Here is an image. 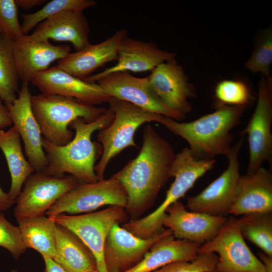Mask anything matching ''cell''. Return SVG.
Masks as SVG:
<instances>
[{
	"label": "cell",
	"mask_w": 272,
	"mask_h": 272,
	"mask_svg": "<svg viewBox=\"0 0 272 272\" xmlns=\"http://www.w3.org/2000/svg\"><path fill=\"white\" fill-rule=\"evenodd\" d=\"M175 155L170 144L152 125L147 124L139 154L113 175L126 192L124 209L130 220L140 219L154 205L161 189L171 178L170 170Z\"/></svg>",
	"instance_id": "1"
},
{
	"label": "cell",
	"mask_w": 272,
	"mask_h": 272,
	"mask_svg": "<svg viewBox=\"0 0 272 272\" xmlns=\"http://www.w3.org/2000/svg\"><path fill=\"white\" fill-rule=\"evenodd\" d=\"M114 117V112L109 108L91 122L76 118L69 125L75 131V137L64 146L53 144L42 137V148L48 162L42 173L54 176H62L66 173L84 183L98 181L94 167L103 148L99 143L92 141L91 137L96 130L109 125Z\"/></svg>",
	"instance_id": "2"
},
{
	"label": "cell",
	"mask_w": 272,
	"mask_h": 272,
	"mask_svg": "<svg viewBox=\"0 0 272 272\" xmlns=\"http://www.w3.org/2000/svg\"><path fill=\"white\" fill-rule=\"evenodd\" d=\"M244 109L217 103L214 112L192 121L180 122L163 116L159 123L185 140L197 159H212L228 154L234 138L230 131L239 123Z\"/></svg>",
	"instance_id": "3"
},
{
	"label": "cell",
	"mask_w": 272,
	"mask_h": 272,
	"mask_svg": "<svg viewBox=\"0 0 272 272\" xmlns=\"http://www.w3.org/2000/svg\"><path fill=\"white\" fill-rule=\"evenodd\" d=\"M31 104L42 137L49 142L64 146L73 139L70 124L78 118L95 120L106 110L62 95L41 93L32 95Z\"/></svg>",
	"instance_id": "4"
},
{
	"label": "cell",
	"mask_w": 272,
	"mask_h": 272,
	"mask_svg": "<svg viewBox=\"0 0 272 272\" xmlns=\"http://www.w3.org/2000/svg\"><path fill=\"white\" fill-rule=\"evenodd\" d=\"M215 162L214 159H198L189 148H183L175 155L171 165L170 175L175 179L166 191L163 202L151 214L137 220H130L121 226L142 238H150L162 231L168 208L184 196L196 181L214 167Z\"/></svg>",
	"instance_id": "5"
},
{
	"label": "cell",
	"mask_w": 272,
	"mask_h": 272,
	"mask_svg": "<svg viewBox=\"0 0 272 272\" xmlns=\"http://www.w3.org/2000/svg\"><path fill=\"white\" fill-rule=\"evenodd\" d=\"M108 103L114 117L111 123L100 130L97 135L103 148L100 160L94 167L98 181L104 179L106 168L111 159L128 147L138 148L134 141L137 129L146 122L159 123L163 116L114 97H111Z\"/></svg>",
	"instance_id": "6"
},
{
	"label": "cell",
	"mask_w": 272,
	"mask_h": 272,
	"mask_svg": "<svg viewBox=\"0 0 272 272\" xmlns=\"http://www.w3.org/2000/svg\"><path fill=\"white\" fill-rule=\"evenodd\" d=\"M126 215L124 208L110 206L94 213L49 217L56 224L74 233L84 243L92 253L99 272H108L104 256L106 237L112 226L123 221Z\"/></svg>",
	"instance_id": "7"
},
{
	"label": "cell",
	"mask_w": 272,
	"mask_h": 272,
	"mask_svg": "<svg viewBox=\"0 0 272 272\" xmlns=\"http://www.w3.org/2000/svg\"><path fill=\"white\" fill-rule=\"evenodd\" d=\"M127 201L125 189L112 175L96 182L80 183L59 199L45 215L84 214L107 205L125 208Z\"/></svg>",
	"instance_id": "8"
},
{
	"label": "cell",
	"mask_w": 272,
	"mask_h": 272,
	"mask_svg": "<svg viewBox=\"0 0 272 272\" xmlns=\"http://www.w3.org/2000/svg\"><path fill=\"white\" fill-rule=\"evenodd\" d=\"M203 252L219 254L216 272H267L246 244L234 217L227 218L214 239L200 246L198 253Z\"/></svg>",
	"instance_id": "9"
},
{
	"label": "cell",
	"mask_w": 272,
	"mask_h": 272,
	"mask_svg": "<svg viewBox=\"0 0 272 272\" xmlns=\"http://www.w3.org/2000/svg\"><path fill=\"white\" fill-rule=\"evenodd\" d=\"M243 142L242 135L232 146L227 155V168L199 193L186 198V209L215 216L229 214L239 189L238 155Z\"/></svg>",
	"instance_id": "10"
},
{
	"label": "cell",
	"mask_w": 272,
	"mask_h": 272,
	"mask_svg": "<svg viewBox=\"0 0 272 272\" xmlns=\"http://www.w3.org/2000/svg\"><path fill=\"white\" fill-rule=\"evenodd\" d=\"M80 183L71 175L54 176L43 173H32L15 199V218L18 220L45 215L59 199Z\"/></svg>",
	"instance_id": "11"
},
{
	"label": "cell",
	"mask_w": 272,
	"mask_h": 272,
	"mask_svg": "<svg viewBox=\"0 0 272 272\" xmlns=\"http://www.w3.org/2000/svg\"><path fill=\"white\" fill-rule=\"evenodd\" d=\"M272 79L261 75L255 110L246 127L240 132L248 135L249 159L246 174H252L264 162H272Z\"/></svg>",
	"instance_id": "12"
},
{
	"label": "cell",
	"mask_w": 272,
	"mask_h": 272,
	"mask_svg": "<svg viewBox=\"0 0 272 272\" xmlns=\"http://www.w3.org/2000/svg\"><path fill=\"white\" fill-rule=\"evenodd\" d=\"M96 83L111 97L129 102L143 109L180 121L185 115L164 104L151 89L148 79L138 78L130 72L112 73Z\"/></svg>",
	"instance_id": "13"
},
{
	"label": "cell",
	"mask_w": 272,
	"mask_h": 272,
	"mask_svg": "<svg viewBox=\"0 0 272 272\" xmlns=\"http://www.w3.org/2000/svg\"><path fill=\"white\" fill-rule=\"evenodd\" d=\"M172 233L168 229L148 238L134 235L115 223L110 229L105 243L104 256L108 272H125L144 257L152 245Z\"/></svg>",
	"instance_id": "14"
},
{
	"label": "cell",
	"mask_w": 272,
	"mask_h": 272,
	"mask_svg": "<svg viewBox=\"0 0 272 272\" xmlns=\"http://www.w3.org/2000/svg\"><path fill=\"white\" fill-rule=\"evenodd\" d=\"M32 96L29 83L23 82L17 99L8 108L12 123L23 142L28 161L35 172L42 173L48 162L42 148L41 130L32 110Z\"/></svg>",
	"instance_id": "15"
},
{
	"label": "cell",
	"mask_w": 272,
	"mask_h": 272,
	"mask_svg": "<svg viewBox=\"0 0 272 272\" xmlns=\"http://www.w3.org/2000/svg\"><path fill=\"white\" fill-rule=\"evenodd\" d=\"M163 226L171 230L175 238L200 245L214 239L227 218L188 211L179 200L166 210Z\"/></svg>",
	"instance_id": "16"
},
{
	"label": "cell",
	"mask_w": 272,
	"mask_h": 272,
	"mask_svg": "<svg viewBox=\"0 0 272 272\" xmlns=\"http://www.w3.org/2000/svg\"><path fill=\"white\" fill-rule=\"evenodd\" d=\"M147 78L151 89L164 104L185 115L191 111L188 99L195 95L194 88L175 59L159 64Z\"/></svg>",
	"instance_id": "17"
},
{
	"label": "cell",
	"mask_w": 272,
	"mask_h": 272,
	"mask_svg": "<svg viewBox=\"0 0 272 272\" xmlns=\"http://www.w3.org/2000/svg\"><path fill=\"white\" fill-rule=\"evenodd\" d=\"M175 56L174 53L161 49L153 42L136 40L126 35L119 46L117 63L84 80L96 83L100 78L112 73L152 71L161 63L175 59Z\"/></svg>",
	"instance_id": "18"
},
{
	"label": "cell",
	"mask_w": 272,
	"mask_h": 272,
	"mask_svg": "<svg viewBox=\"0 0 272 272\" xmlns=\"http://www.w3.org/2000/svg\"><path fill=\"white\" fill-rule=\"evenodd\" d=\"M31 83L41 93L72 97L94 106L108 102L110 98L97 83L76 78L57 65L40 73Z\"/></svg>",
	"instance_id": "19"
},
{
	"label": "cell",
	"mask_w": 272,
	"mask_h": 272,
	"mask_svg": "<svg viewBox=\"0 0 272 272\" xmlns=\"http://www.w3.org/2000/svg\"><path fill=\"white\" fill-rule=\"evenodd\" d=\"M13 51L19 79L29 83L48 69L52 62L66 57L71 47L67 45H54L48 40H30L24 36L13 41Z\"/></svg>",
	"instance_id": "20"
},
{
	"label": "cell",
	"mask_w": 272,
	"mask_h": 272,
	"mask_svg": "<svg viewBox=\"0 0 272 272\" xmlns=\"http://www.w3.org/2000/svg\"><path fill=\"white\" fill-rule=\"evenodd\" d=\"M89 33V23L83 12L65 11L43 21L24 37L30 40L69 42L78 51L91 44Z\"/></svg>",
	"instance_id": "21"
},
{
	"label": "cell",
	"mask_w": 272,
	"mask_h": 272,
	"mask_svg": "<svg viewBox=\"0 0 272 272\" xmlns=\"http://www.w3.org/2000/svg\"><path fill=\"white\" fill-rule=\"evenodd\" d=\"M125 29L118 30L105 40L90 44L78 51L70 53L58 61V67L80 79L84 80L98 68L117 59L119 46L127 35Z\"/></svg>",
	"instance_id": "22"
},
{
	"label": "cell",
	"mask_w": 272,
	"mask_h": 272,
	"mask_svg": "<svg viewBox=\"0 0 272 272\" xmlns=\"http://www.w3.org/2000/svg\"><path fill=\"white\" fill-rule=\"evenodd\" d=\"M239 189L229 214L235 216L272 212V175L261 167L252 174L240 176Z\"/></svg>",
	"instance_id": "23"
},
{
	"label": "cell",
	"mask_w": 272,
	"mask_h": 272,
	"mask_svg": "<svg viewBox=\"0 0 272 272\" xmlns=\"http://www.w3.org/2000/svg\"><path fill=\"white\" fill-rule=\"evenodd\" d=\"M200 245L175 239L170 233L155 242L139 263L125 272H152L174 261L192 260L198 255Z\"/></svg>",
	"instance_id": "24"
},
{
	"label": "cell",
	"mask_w": 272,
	"mask_h": 272,
	"mask_svg": "<svg viewBox=\"0 0 272 272\" xmlns=\"http://www.w3.org/2000/svg\"><path fill=\"white\" fill-rule=\"evenodd\" d=\"M53 259L67 272L97 269L95 258L87 247L74 233L57 224L56 254Z\"/></svg>",
	"instance_id": "25"
},
{
	"label": "cell",
	"mask_w": 272,
	"mask_h": 272,
	"mask_svg": "<svg viewBox=\"0 0 272 272\" xmlns=\"http://www.w3.org/2000/svg\"><path fill=\"white\" fill-rule=\"evenodd\" d=\"M0 149L6 158L11 177L8 193L15 201L25 181L35 171L23 153L21 137L14 126L7 131L0 130Z\"/></svg>",
	"instance_id": "26"
},
{
	"label": "cell",
	"mask_w": 272,
	"mask_h": 272,
	"mask_svg": "<svg viewBox=\"0 0 272 272\" xmlns=\"http://www.w3.org/2000/svg\"><path fill=\"white\" fill-rule=\"evenodd\" d=\"M22 240L27 248L53 258L56 254V224L45 215L17 220Z\"/></svg>",
	"instance_id": "27"
},
{
	"label": "cell",
	"mask_w": 272,
	"mask_h": 272,
	"mask_svg": "<svg viewBox=\"0 0 272 272\" xmlns=\"http://www.w3.org/2000/svg\"><path fill=\"white\" fill-rule=\"evenodd\" d=\"M238 221L242 237L272 257V212L244 214Z\"/></svg>",
	"instance_id": "28"
},
{
	"label": "cell",
	"mask_w": 272,
	"mask_h": 272,
	"mask_svg": "<svg viewBox=\"0 0 272 272\" xmlns=\"http://www.w3.org/2000/svg\"><path fill=\"white\" fill-rule=\"evenodd\" d=\"M19 80L13 54V41L0 33V98L7 107L17 98Z\"/></svg>",
	"instance_id": "29"
},
{
	"label": "cell",
	"mask_w": 272,
	"mask_h": 272,
	"mask_svg": "<svg viewBox=\"0 0 272 272\" xmlns=\"http://www.w3.org/2000/svg\"><path fill=\"white\" fill-rule=\"evenodd\" d=\"M97 5V2L94 0L51 1L34 13L21 15L22 23L21 25L23 33L27 35L28 32L40 23L61 12H83L84 10Z\"/></svg>",
	"instance_id": "30"
},
{
	"label": "cell",
	"mask_w": 272,
	"mask_h": 272,
	"mask_svg": "<svg viewBox=\"0 0 272 272\" xmlns=\"http://www.w3.org/2000/svg\"><path fill=\"white\" fill-rule=\"evenodd\" d=\"M272 63V29L262 30L258 35L253 52L245 64V67L252 73H260L270 77Z\"/></svg>",
	"instance_id": "31"
},
{
	"label": "cell",
	"mask_w": 272,
	"mask_h": 272,
	"mask_svg": "<svg viewBox=\"0 0 272 272\" xmlns=\"http://www.w3.org/2000/svg\"><path fill=\"white\" fill-rule=\"evenodd\" d=\"M215 97L218 104L245 107L250 103L252 95L247 84L239 80H223L216 86Z\"/></svg>",
	"instance_id": "32"
},
{
	"label": "cell",
	"mask_w": 272,
	"mask_h": 272,
	"mask_svg": "<svg viewBox=\"0 0 272 272\" xmlns=\"http://www.w3.org/2000/svg\"><path fill=\"white\" fill-rule=\"evenodd\" d=\"M219 257L213 252L198 253L191 261H176L152 272H216Z\"/></svg>",
	"instance_id": "33"
},
{
	"label": "cell",
	"mask_w": 272,
	"mask_h": 272,
	"mask_svg": "<svg viewBox=\"0 0 272 272\" xmlns=\"http://www.w3.org/2000/svg\"><path fill=\"white\" fill-rule=\"evenodd\" d=\"M18 8L15 0H0V26L3 34L13 41L25 35L19 21Z\"/></svg>",
	"instance_id": "34"
},
{
	"label": "cell",
	"mask_w": 272,
	"mask_h": 272,
	"mask_svg": "<svg viewBox=\"0 0 272 272\" xmlns=\"http://www.w3.org/2000/svg\"><path fill=\"white\" fill-rule=\"evenodd\" d=\"M0 247L8 250L15 259H18L28 248L22 240L19 227L12 224L1 212Z\"/></svg>",
	"instance_id": "35"
},
{
	"label": "cell",
	"mask_w": 272,
	"mask_h": 272,
	"mask_svg": "<svg viewBox=\"0 0 272 272\" xmlns=\"http://www.w3.org/2000/svg\"><path fill=\"white\" fill-rule=\"evenodd\" d=\"M12 124L9 110L0 98V129L11 126Z\"/></svg>",
	"instance_id": "36"
},
{
	"label": "cell",
	"mask_w": 272,
	"mask_h": 272,
	"mask_svg": "<svg viewBox=\"0 0 272 272\" xmlns=\"http://www.w3.org/2000/svg\"><path fill=\"white\" fill-rule=\"evenodd\" d=\"M42 257L45 264L44 272H67L53 258L46 256Z\"/></svg>",
	"instance_id": "37"
},
{
	"label": "cell",
	"mask_w": 272,
	"mask_h": 272,
	"mask_svg": "<svg viewBox=\"0 0 272 272\" xmlns=\"http://www.w3.org/2000/svg\"><path fill=\"white\" fill-rule=\"evenodd\" d=\"M15 202L9 194L5 192L0 186V212L8 210Z\"/></svg>",
	"instance_id": "38"
},
{
	"label": "cell",
	"mask_w": 272,
	"mask_h": 272,
	"mask_svg": "<svg viewBox=\"0 0 272 272\" xmlns=\"http://www.w3.org/2000/svg\"><path fill=\"white\" fill-rule=\"evenodd\" d=\"M18 7L24 10H29L35 7L41 5L46 1L44 0H15Z\"/></svg>",
	"instance_id": "39"
},
{
	"label": "cell",
	"mask_w": 272,
	"mask_h": 272,
	"mask_svg": "<svg viewBox=\"0 0 272 272\" xmlns=\"http://www.w3.org/2000/svg\"><path fill=\"white\" fill-rule=\"evenodd\" d=\"M258 255L265 265L267 272H272V257L268 256L262 252H259Z\"/></svg>",
	"instance_id": "40"
},
{
	"label": "cell",
	"mask_w": 272,
	"mask_h": 272,
	"mask_svg": "<svg viewBox=\"0 0 272 272\" xmlns=\"http://www.w3.org/2000/svg\"><path fill=\"white\" fill-rule=\"evenodd\" d=\"M11 272H18L16 269H13L11 271Z\"/></svg>",
	"instance_id": "41"
},
{
	"label": "cell",
	"mask_w": 272,
	"mask_h": 272,
	"mask_svg": "<svg viewBox=\"0 0 272 272\" xmlns=\"http://www.w3.org/2000/svg\"><path fill=\"white\" fill-rule=\"evenodd\" d=\"M0 33H3L2 29L1 27V26H0Z\"/></svg>",
	"instance_id": "42"
},
{
	"label": "cell",
	"mask_w": 272,
	"mask_h": 272,
	"mask_svg": "<svg viewBox=\"0 0 272 272\" xmlns=\"http://www.w3.org/2000/svg\"><path fill=\"white\" fill-rule=\"evenodd\" d=\"M91 272H99V271L96 269V270H95L92 271Z\"/></svg>",
	"instance_id": "43"
}]
</instances>
